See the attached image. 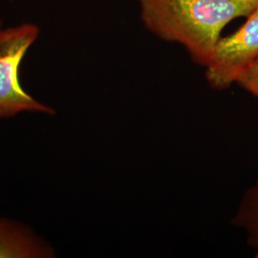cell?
Returning a JSON list of instances; mask_svg holds the SVG:
<instances>
[{"label": "cell", "instance_id": "8992f818", "mask_svg": "<svg viewBox=\"0 0 258 258\" xmlns=\"http://www.w3.org/2000/svg\"><path fill=\"white\" fill-rule=\"evenodd\" d=\"M236 84L258 100V58L240 74Z\"/></svg>", "mask_w": 258, "mask_h": 258}, {"label": "cell", "instance_id": "5b68a950", "mask_svg": "<svg viewBox=\"0 0 258 258\" xmlns=\"http://www.w3.org/2000/svg\"><path fill=\"white\" fill-rule=\"evenodd\" d=\"M232 224L247 234L248 244L258 248V177L240 200Z\"/></svg>", "mask_w": 258, "mask_h": 258}, {"label": "cell", "instance_id": "ba28073f", "mask_svg": "<svg viewBox=\"0 0 258 258\" xmlns=\"http://www.w3.org/2000/svg\"><path fill=\"white\" fill-rule=\"evenodd\" d=\"M255 257L258 258V248L256 249V254H255Z\"/></svg>", "mask_w": 258, "mask_h": 258}, {"label": "cell", "instance_id": "52a82bcc", "mask_svg": "<svg viewBox=\"0 0 258 258\" xmlns=\"http://www.w3.org/2000/svg\"><path fill=\"white\" fill-rule=\"evenodd\" d=\"M2 31H3V27H2V21L0 20V37H1V34H2Z\"/></svg>", "mask_w": 258, "mask_h": 258}, {"label": "cell", "instance_id": "6da1fadb", "mask_svg": "<svg viewBox=\"0 0 258 258\" xmlns=\"http://www.w3.org/2000/svg\"><path fill=\"white\" fill-rule=\"evenodd\" d=\"M142 19L149 31L178 42L196 63L207 66L222 30L231 20L248 18L258 0H139Z\"/></svg>", "mask_w": 258, "mask_h": 258}, {"label": "cell", "instance_id": "7a4b0ae2", "mask_svg": "<svg viewBox=\"0 0 258 258\" xmlns=\"http://www.w3.org/2000/svg\"><path fill=\"white\" fill-rule=\"evenodd\" d=\"M39 28L23 23L3 29L0 37V120L22 113L55 116V108L39 102L24 90L19 82V68L29 49L37 41Z\"/></svg>", "mask_w": 258, "mask_h": 258}, {"label": "cell", "instance_id": "3957f363", "mask_svg": "<svg viewBox=\"0 0 258 258\" xmlns=\"http://www.w3.org/2000/svg\"><path fill=\"white\" fill-rule=\"evenodd\" d=\"M244 25L230 36L220 37L210 62L206 79L218 90L236 83L240 74L258 58V6Z\"/></svg>", "mask_w": 258, "mask_h": 258}, {"label": "cell", "instance_id": "277c9868", "mask_svg": "<svg viewBox=\"0 0 258 258\" xmlns=\"http://www.w3.org/2000/svg\"><path fill=\"white\" fill-rule=\"evenodd\" d=\"M54 257V247L30 226L0 215V258Z\"/></svg>", "mask_w": 258, "mask_h": 258}]
</instances>
